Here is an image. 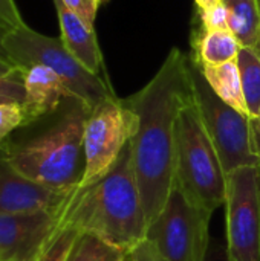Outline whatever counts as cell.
Masks as SVG:
<instances>
[{
  "label": "cell",
  "instance_id": "obj_13",
  "mask_svg": "<svg viewBox=\"0 0 260 261\" xmlns=\"http://www.w3.org/2000/svg\"><path fill=\"white\" fill-rule=\"evenodd\" d=\"M57 9L61 40L67 50L92 73L103 76L104 64L103 54L98 46V40L93 26L86 23L80 15L70 11L61 0H54Z\"/></svg>",
  "mask_w": 260,
  "mask_h": 261
},
{
  "label": "cell",
  "instance_id": "obj_25",
  "mask_svg": "<svg viewBox=\"0 0 260 261\" xmlns=\"http://www.w3.org/2000/svg\"><path fill=\"white\" fill-rule=\"evenodd\" d=\"M132 261H164L162 257L158 254L153 243L147 239H144L132 252H130Z\"/></svg>",
  "mask_w": 260,
  "mask_h": 261
},
{
  "label": "cell",
  "instance_id": "obj_31",
  "mask_svg": "<svg viewBox=\"0 0 260 261\" xmlns=\"http://www.w3.org/2000/svg\"><path fill=\"white\" fill-rule=\"evenodd\" d=\"M0 261H3V260H2V258H0Z\"/></svg>",
  "mask_w": 260,
  "mask_h": 261
},
{
  "label": "cell",
  "instance_id": "obj_27",
  "mask_svg": "<svg viewBox=\"0 0 260 261\" xmlns=\"http://www.w3.org/2000/svg\"><path fill=\"white\" fill-rule=\"evenodd\" d=\"M224 0H195L198 9H208V8H213V6H216V5H219Z\"/></svg>",
  "mask_w": 260,
  "mask_h": 261
},
{
  "label": "cell",
  "instance_id": "obj_21",
  "mask_svg": "<svg viewBox=\"0 0 260 261\" xmlns=\"http://www.w3.org/2000/svg\"><path fill=\"white\" fill-rule=\"evenodd\" d=\"M25 127V112L20 102L0 104V150L6 138L17 128Z\"/></svg>",
  "mask_w": 260,
  "mask_h": 261
},
{
  "label": "cell",
  "instance_id": "obj_20",
  "mask_svg": "<svg viewBox=\"0 0 260 261\" xmlns=\"http://www.w3.org/2000/svg\"><path fill=\"white\" fill-rule=\"evenodd\" d=\"M25 101V81L23 69L15 67L6 75H0V104Z\"/></svg>",
  "mask_w": 260,
  "mask_h": 261
},
{
  "label": "cell",
  "instance_id": "obj_2",
  "mask_svg": "<svg viewBox=\"0 0 260 261\" xmlns=\"http://www.w3.org/2000/svg\"><path fill=\"white\" fill-rule=\"evenodd\" d=\"M60 222L126 252H132L146 239L147 220L130 142L104 177L70 193L61 208Z\"/></svg>",
  "mask_w": 260,
  "mask_h": 261
},
{
  "label": "cell",
  "instance_id": "obj_22",
  "mask_svg": "<svg viewBox=\"0 0 260 261\" xmlns=\"http://www.w3.org/2000/svg\"><path fill=\"white\" fill-rule=\"evenodd\" d=\"M199 26L204 31H224L228 29V9L222 2L208 9H198Z\"/></svg>",
  "mask_w": 260,
  "mask_h": 261
},
{
  "label": "cell",
  "instance_id": "obj_6",
  "mask_svg": "<svg viewBox=\"0 0 260 261\" xmlns=\"http://www.w3.org/2000/svg\"><path fill=\"white\" fill-rule=\"evenodd\" d=\"M211 213L176 182L161 213L147 226L146 239L164 261H207Z\"/></svg>",
  "mask_w": 260,
  "mask_h": 261
},
{
  "label": "cell",
  "instance_id": "obj_23",
  "mask_svg": "<svg viewBox=\"0 0 260 261\" xmlns=\"http://www.w3.org/2000/svg\"><path fill=\"white\" fill-rule=\"evenodd\" d=\"M61 2L70 11H74L77 15H80L86 23L93 26L97 14H98V9L107 0H61Z\"/></svg>",
  "mask_w": 260,
  "mask_h": 261
},
{
  "label": "cell",
  "instance_id": "obj_29",
  "mask_svg": "<svg viewBox=\"0 0 260 261\" xmlns=\"http://www.w3.org/2000/svg\"><path fill=\"white\" fill-rule=\"evenodd\" d=\"M5 32H6V29L0 28V58H5V60L9 61V58L6 57V52H5V49H3V35H5Z\"/></svg>",
  "mask_w": 260,
  "mask_h": 261
},
{
  "label": "cell",
  "instance_id": "obj_10",
  "mask_svg": "<svg viewBox=\"0 0 260 261\" xmlns=\"http://www.w3.org/2000/svg\"><path fill=\"white\" fill-rule=\"evenodd\" d=\"M60 213L0 216V258L31 261L52 240Z\"/></svg>",
  "mask_w": 260,
  "mask_h": 261
},
{
  "label": "cell",
  "instance_id": "obj_15",
  "mask_svg": "<svg viewBox=\"0 0 260 261\" xmlns=\"http://www.w3.org/2000/svg\"><path fill=\"white\" fill-rule=\"evenodd\" d=\"M198 67L202 72V75H204L205 81L208 83V86L211 87V90L225 104L231 106L238 112L248 116L238 60L227 61L222 64H211V66L205 64V66H198Z\"/></svg>",
  "mask_w": 260,
  "mask_h": 261
},
{
  "label": "cell",
  "instance_id": "obj_18",
  "mask_svg": "<svg viewBox=\"0 0 260 261\" xmlns=\"http://www.w3.org/2000/svg\"><path fill=\"white\" fill-rule=\"evenodd\" d=\"M67 261H132V257L130 252H126L93 234L81 232Z\"/></svg>",
  "mask_w": 260,
  "mask_h": 261
},
{
  "label": "cell",
  "instance_id": "obj_28",
  "mask_svg": "<svg viewBox=\"0 0 260 261\" xmlns=\"http://www.w3.org/2000/svg\"><path fill=\"white\" fill-rule=\"evenodd\" d=\"M14 69H15V66L11 61H8L5 58H0V75H6V73L12 72Z\"/></svg>",
  "mask_w": 260,
  "mask_h": 261
},
{
  "label": "cell",
  "instance_id": "obj_11",
  "mask_svg": "<svg viewBox=\"0 0 260 261\" xmlns=\"http://www.w3.org/2000/svg\"><path fill=\"white\" fill-rule=\"evenodd\" d=\"M72 191L35 184L0 161V216L58 213Z\"/></svg>",
  "mask_w": 260,
  "mask_h": 261
},
{
  "label": "cell",
  "instance_id": "obj_17",
  "mask_svg": "<svg viewBox=\"0 0 260 261\" xmlns=\"http://www.w3.org/2000/svg\"><path fill=\"white\" fill-rule=\"evenodd\" d=\"M238 66L248 116H257L260 113V52L257 49L241 47Z\"/></svg>",
  "mask_w": 260,
  "mask_h": 261
},
{
  "label": "cell",
  "instance_id": "obj_12",
  "mask_svg": "<svg viewBox=\"0 0 260 261\" xmlns=\"http://www.w3.org/2000/svg\"><path fill=\"white\" fill-rule=\"evenodd\" d=\"M25 127L54 113L63 99H74L64 81L49 67L32 64L23 69Z\"/></svg>",
  "mask_w": 260,
  "mask_h": 261
},
{
  "label": "cell",
  "instance_id": "obj_19",
  "mask_svg": "<svg viewBox=\"0 0 260 261\" xmlns=\"http://www.w3.org/2000/svg\"><path fill=\"white\" fill-rule=\"evenodd\" d=\"M80 234L81 232L77 231L75 228L63 225L60 222L52 240L43 251L38 261H67L70 251H72L77 239L80 237Z\"/></svg>",
  "mask_w": 260,
  "mask_h": 261
},
{
  "label": "cell",
  "instance_id": "obj_7",
  "mask_svg": "<svg viewBox=\"0 0 260 261\" xmlns=\"http://www.w3.org/2000/svg\"><path fill=\"white\" fill-rule=\"evenodd\" d=\"M192 60V57H190ZM195 102L205 130L219 154L225 174L239 167L260 165L251 148L250 116L225 104L208 86L202 72L192 60Z\"/></svg>",
  "mask_w": 260,
  "mask_h": 261
},
{
  "label": "cell",
  "instance_id": "obj_30",
  "mask_svg": "<svg viewBox=\"0 0 260 261\" xmlns=\"http://www.w3.org/2000/svg\"><path fill=\"white\" fill-rule=\"evenodd\" d=\"M48 245H49V243H48ZM44 249H46V248H44ZM44 249H43V251H44ZM43 251H41V252H40L38 255H35V257H34V258H32V260H31V261H38V260H40V257H41V254H43Z\"/></svg>",
  "mask_w": 260,
  "mask_h": 261
},
{
  "label": "cell",
  "instance_id": "obj_8",
  "mask_svg": "<svg viewBox=\"0 0 260 261\" xmlns=\"http://www.w3.org/2000/svg\"><path fill=\"white\" fill-rule=\"evenodd\" d=\"M136 130V115L116 96L107 98L89 112L84 125V171L80 188L104 177L116 164Z\"/></svg>",
  "mask_w": 260,
  "mask_h": 261
},
{
  "label": "cell",
  "instance_id": "obj_5",
  "mask_svg": "<svg viewBox=\"0 0 260 261\" xmlns=\"http://www.w3.org/2000/svg\"><path fill=\"white\" fill-rule=\"evenodd\" d=\"M3 49L9 61L20 69L41 64L54 70L67 86L74 99L90 110L107 98L116 96L109 81L87 70L64 46L61 37H48L26 23L3 35Z\"/></svg>",
  "mask_w": 260,
  "mask_h": 261
},
{
  "label": "cell",
  "instance_id": "obj_24",
  "mask_svg": "<svg viewBox=\"0 0 260 261\" xmlns=\"http://www.w3.org/2000/svg\"><path fill=\"white\" fill-rule=\"evenodd\" d=\"M25 24L14 0H0V28L9 31Z\"/></svg>",
  "mask_w": 260,
  "mask_h": 261
},
{
  "label": "cell",
  "instance_id": "obj_32",
  "mask_svg": "<svg viewBox=\"0 0 260 261\" xmlns=\"http://www.w3.org/2000/svg\"><path fill=\"white\" fill-rule=\"evenodd\" d=\"M259 52H260V47H259Z\"/></svg>",
  "mask_w": 260,
  "mask_h": 261
},
{
  "label": "cell",
  "instance_id": "obj_14",
  "mask_svg": "<svg viewBox=\"0 0 260 261\" xmlns=\"http://www.w3.org/2000/svg\"><path fill=\"white\" fill-rule=\"evenodd\" d=\"M192 60L198 66L222 64L238 60L241 44L230 29L204 31L198 28L192 37Z\"/></svg>",
  "mask_w": 260,
  "mask_h": 261
},
{
  "label": "cell",
  "instance_id": "obj_16",
  "mask_svg": "<svg viewBox=\"0 0 260 261\" xmlns=\"http://www.w3.org/2000/svg\"><path fill=\"white\" fill-rule=\"evenodd\" d=\"M228 9V29L241 47H260V0H224Z\"/></svg>",
  "mask_w": 260,
  "mask_h": 261
},
{
  "label": "cell",
  "instance_id": "obj_1",
  "mask_svg": "<svg viewBox=\"0 0 260 261\" xmlns=\"http://www.w3.org/2000/svg\"><path fill=\"white\" fill-rule=\"evenodd\" d=\"M193 99L192 60L179 47H172L155 76L124 99L136 115L130 148L147 226L161 213L173 187L176 122Z\"/></svg>",
  "mask_w": 260,
  "mask_h": 261
},
{
  "label": "cell",
  "instance_id": "obj_3",
  "mask_svg": "<svg viewBox=\"0 0 260 261\" xmlns=\"http://www.w3.org/2000/svg\"><path fill=\"white\" fill-rule=\"evenodd\" d=\"M90 109L72 99V106L43 133L6 148L5 162L20 176L60 191L80 185L84 171V125Z\"/></svg>",
  "mask_w": 260,
  "mask_h": 261
},
{
  "label": "cell",
  "instance_id": "obj_9",
  "mask_svg": "<svg viewBox=\"0 0 260 261\" xmlns=\"http://www.w3.org/2000/svg\"><path fill=\"white\" fill-rule=\"evenodd\" d=\"M227 261H260V165L227 174Z\"/></svg>",
  "mask_w": 260,
  "mask_h": 261
},
{
  "label": "cell",
  "instance_id": "obj_26",
  "mask_svg": "<svg viewBox=\"0 0 260 261\" xmlns=\"http://www.w3.org/2000/svg\"><path fill=\"white\" fill-rule=\"evenodd\" d=\"M250 133H251V148L254 154L260 158V113L250 118Z\"/></svg>",
  "mask_w": 260,
  "mask_h": 261
},
{
  "label": "cell",
  "instance_id": "obj_4",
  "mask_svg": "<svg viewBox=\"0 0 260 261\" xmlns=\"http://www.w3.org/2000/svg\"><path fill=\"white\" fill-rule=\"evenodd\" d=\"M175 182L211 214L225 205L227 174L195 99L179 112L176 122Z\"/></svg>",
  "mask_w": 260,
  "mask_h": 261
}]
</instances>
